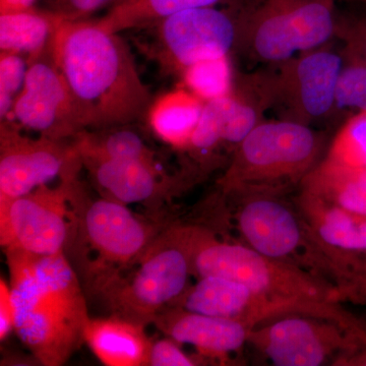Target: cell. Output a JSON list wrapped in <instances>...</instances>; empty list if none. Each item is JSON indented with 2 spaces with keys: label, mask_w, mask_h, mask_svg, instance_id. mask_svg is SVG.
Here are the masks:
<instances>
[{
  "label": "cell",
  "mask_w": 366,
  "mask_h": 366,
  "mask_svg": "<svg viewBox=\"0 0 366 366\" xmlns=\"http://www.w3.org/2000/svg\"><path fill=\"white\" fill-rule=\"evenodd\" d=\"M51 47L86 129L131 125L148 115L153 95L119 33L97 21H64Z\"/></svg>",
  "instance_id": "cell-1"
},
{
  "label": "cell",
  "mask_w": 366,
  "mask_h": 366,
  "mask_svg": "<svg viewBox=\"0 0 366 366\" xmlns=\"http://www.w3.org/2000/svg\"><path fill=\"white\" fill-rule=\"evenodd\" d=\"M16 336L45 366L66 365L85 343L86 297L66 252L34 254L4 249Z\"/></svg>",
  "instance_id": "cell-2"
},
{
  "label": "cell",
  "mask_w": 366,
  "mask_h": 366,
  "mask_svg": "<svg viewBox=\"0 0 366 366\" xmlns=\"http://www.w3.org/2000/svg\"><path fill=\"white\" fill-rule=\"evenodd\" d=\"M167 230L184 250L197 279L220 277L274 297L341 307L334 286L305 269L267 257L244 243L221 239L199 224H174Z\"/></svg>",
  "instance_id": "cell-3"
},
{
  "label": "cell",
  "mask_w": 366,
  "mask_h": 366,
  "mask_svg": "<svg viewBox=\"0 0 366 366\" xmlns=\"http://www.w3.org/2000/svg\"><path fill=\"white\" fill-rule=\"evenodd\" d=\"M325 137L290 120L259 122L233 152L218 187L225 197L281 194L300 183L322 158Z\"/></svg>",
  "instance_id": "cell-4"
},
{
  "label": "cell",
  "mask_w": 366,
  "mask_h": 366,
  "mask_svg": "<svg viewBox=\"0 0 366 366\" xmlns=\"http://www.w3.org/2000/svg\"><path fill=\"white\" fill-rule=\"evenodd\" d=\"M337 0H239L235 51L255 64H278L335 38Z\"/></svg>",
  "instance_id": "cell-5"
},
{
  "label": "cell",
  "mask_w": 366,
  "mask_h": 366,
  "mask_svg": "<svg viewBox=\"0 0 366 366\" xmlns=\"http://www.w3.org/2000/svg\"><path fill=\"white\" fill-rule=\"evenodd\" d=\"M74 227L71 243H81L86 280L96 291L105 281L141 259L163 230L124 204L86 196L79 175L71 179Z\"/></svg>",
  "instance_id": "cell-6"
},
{
  "label": "cell",
  "mask_w": 366,
  "mask_h": 366,
  "mask_svg": "<svg viewBox=\"0 0 366 366\" xmlns=\"http://www.w3.org/2000/svg\"><path fill=\"white\" fill-rule=\"evenodd\" d=\"M189 262L167 228L139 261L95 291L113 315L146 327L189 287Z\"/></svg>",
  "instance_id": "cell-7"
},
{
  "label": "cell",
  "mask_w": 366,
  "mask_h": 366,
  "mask_svg": "<svg viewBox=\"0 0 366 366\" xmlns=\"http://www.w3.org/2000/svg\"><path fill=\"white\" fill-rule=\"evenodd\" d=\"M327 44L250 74L267 110L273 109L280 119L307 125L336 112L344 56Z\"/></svg>",
  "instance_id": "cell-8"
},
{
  "label": "cell",
  "mask_w": 366,
  "mask_h": 366,
  "mask_svg": "<svg viewBox=\"0 0 366 366\" xmlns=\"http://www.w3.org/2000/svg\"><path fill=\"white\" fill-rule=\"evenodd\" d=\"M229 197L235 199L233 218L242 243L331 283L327 257L293 202L264 192Z\"/></svg>",
  "instance_id": "cell-9"
},
{
  "label": "cell",
  "mask_w": 366,
  "mask_h": 366,
  "mask_svg": "<svg viewBox=\"0 0 366 366\" xmlns=\"http://www.w3.org/2000/svg\"><path fill=\"white\" fill-rule=\"evenodd\" d=\"M146 28L152 35L147 52L164 71L179 76L199 62L228 57L237 43L234 6L187 9Z\"/></svg>",
  "instance_id": "cell-10"
},
{
  "label": "cell",
  "mask_w": 366,
  "mask_h": 366,
  "mask_svg": "<svg viewBox=\"0 0 366 366\" xmlns=\"http://www.w3.org/2000/svg\"><path fill=\"white\" fill-rule=\"evenodd\" d=\"M366 340L337 320L295 315L249 330L247 344L278 366L335 365Z\"/></svg>",
  "instance_id": "cell-11"
},
{
  "label": "cell",
  "mask_w": 366,
  "mask_h": 366,
  "mask_svg": "<svg viewBox=\"0 0 366 366\" xmlns=\"http://www.w3.org/2000/svg\"><path fill=\"white\" fill-rule=\"evenodd\" d=\"M76 175L61 178L54 187L45 184L16 199H0V242L4 249L41 255L66 252L76 227L71 182Z\"/></svg>",
  "instance_id": "cell-12"
},
{
  "label": "cell",
  "mask_w": 366,
  "mask_h": 366,
  "mask_svg": "<svg viewBox=\"0 0 366 366\" xmlns=\"http://www.w3.org/2000/svg\"><path fill=\"white\" fill-rule=\"evenodd\" d=\"M14 120L0 122V199H13L83 167L74 142L26 137Z\"/></svg>",
  "instance_id": "cell-13"
},
{
  "label": "cell",
  "mask_w": 366,
  "mask_h": 366,
  "mask_svg": "<svg viewBox=\"0 0 366 366\" xmlns=\"http://www.w3.org/2000/svg\"><path fill=\"white\" fill-rule=\"evenodd\" d=\"M28 64L25 85L9 120L59 141H71L86 131L74 95L53 56L51 44Z\"/></svg>",
  "instance_id": "cell-14"
},
{
  "label": "cell",
  "mask_w": 366,
  "mask_h": 366,
  "mask_svg": "<svg viewBox=\"0 0 366 366\" xmlns=\"http://www.w3.org/2000/svg\"><path fill=\"white\" fill-rule=\"evenodd\" d=\"M267 108L249 74L234 79L227 95L204 103L185 153L201 167L216 163L219 152L233 154L238 144L262 122Z\"/></svg>",
  "instance_id": "cell-15"
},
{
  "label": "cell",
  "mask_w": 366,
  "mask_h": 366,
  "mask_svg": "<svg viewBox=\"0 0 366 366\" xmlns=\"http://www.w3.org/2000/svg\"><path fill=\"white\" fill-rule=\"evenodd\" d=\"M81 162L101 197L125 206L141 204L158 209L182 183L162 165L109 159L84 158Z\"/></svg>",
  "instance_id": "cell-16"
},
{
  "label": "cell",
  "mask_w": 366,
  "mask_h": 366,
  "mask_svg": "<svg viewBox=\"0 0 366 366\" xmlns=\"http://www.w3.org/2000/svg\"><path fill=\"white\" fill-rule=\"evenodd\" d=\"M166 337L180 345L196 348L207 361L225 362L247 344L249 330L235 320L189 312L178 307L164 308L154 320Z\"/></svg>",
  "instance_id": "cell-17"
},
{
  "label": "cell",
  "mask_w": 366,
  "mask_h": 366,
  "mask_svg": "<svg viewBox=\"0 0 366 366\" xmlns=\"http://www.w3.org/2000/svg\"><path fill=\"white\" fill-rule=\"evenodd\" d=\"M296 208L322 242L336 249L366 254V216L298 189Z\"/></svg>",
  "instance_id": "cell-18"
},
{
  "label": "cell",
  "mask_w": 366,
  "mask_h": 366,
  "mask_svg": "<svg viewBox=\"0 0 366 366\" xmlns=\"http://www.w3.org/2000/svg\"><path fill=\"white\" fill-rule=\"evenodd\" d=\"M85 343L103 365L144 366L149 365L153 341L144 333V327L112 315L89 319Z\"/></svg>",
  "instance_id": "cell-19"
},
{
  "label": "cell",
  "mask_w": 366,
  "mask_h": 366,
  "mask_svg": "<svg viewBox=\"0 0 366 366\" xmlns=\"http://www.w3.org/2000/svg\"><path fill=\"white\" fill-rule=\"evenodd\" d=\"M298 189L366 216V168L345 165L324 156Z\"/></svg>",
  "instance_id": "cell-20"
},
{
  "label": "cell",
  "mask_w": 366,
  "mask_h": 366,
  "mask_svg": "<svg viewBox=\"0 0 366 366\" xmlns=\"http://www.w3.org/2000/svg\"><path fill=\"white\" fill-rule=\"evenodd\" d=\"M204 101L182 88L154 99L149 124L156 136L173 148L184 152L201 117Z\"/></svg>",
  "instance_id": "cell-21"
},
{
  "label": "cell",
  "mask_w": 366,
  "mask_h": 366,
  "mask_svg": "<svg viewBox=\"0 0 366 366\" xmlns=\"http://www.w3.org/2000/svg\"><path fill=\"white\" fill-rule=\"evenodd\" d=\"M64 19L46 9L0 14V50L26 57L28 62L51 44Z\"/></svg>",
  "instance_id": "cell-22"
},
{
  "label": "cell",
  "mask_w": 366,
  "mask_h": 366,
  "mask_svg": "<svg viewBox=\"0 0 366 366\" xmlns=\"http://www.w3.org/2000/svg\"><path fill=\"white\" fill-rule=\"evenodd\" d=\"M127 127L86 129L72 142L81 159L139 161L161 165L155 152L139 134Z\"/></svg>",
  "instance_id": "cell-23"
},
{
  "label": "cell",
  "mask_w": 366,
  "mask_h": 366,
  "mask_svg": "<svg viewBox=\"0 0 366 366\" xmlns=\"http://www.w3.org/2000/svg\"><path fill=\"white\" fill-rule=\"evenodd\" d=\"M224 0H118L97 23L112 33L144 29L164 18L187 11L218 6Z\"/></svg>",
  "instance_id": "cell-24"
},
{
  "label": "cell",
  "mask_w": 366,
  "mask_h": 366,
  "mask_svg": "<svg viewBox=\"0 0 366 366\" xmlns=\"http://www.w3.org/2000/svg\"><path fill=\"white\" fill-rule=\"evenodd\" d=\"M320 247L327 255L331 282L342 301L366 305V254L336 249L324 242Z\"/></svg>",
  "instance_id": "cell-25"
},
{
  "label": "cell",
  "mask_w": 366,
  "mask_h": 366,
  "mask_svg": "<svg viewBox=\"0 0 366 366\" xmlns=\"http://www.w3.org/2000/svg\"><path fill=\"white\" fill-rule=\"evenodd\" d=\"M182 78L185 88L204 102L230 93L235 79L229 56L199 62L183 71Z\"/></svg>",
  "instance_id": "cell-26"
},
{
  "label": "cell",
  "mask_w": 366,
  "mask_h": 366,
  "mask_svg": "<svg viewBox=\"0 0 366 366\" xmlns=\"http://www.w3.org/2000/svg\"><path fill=\"white\" fill-rule=\"evenodd\" d=\"M325 157L366 168V112L354 113L335 134Z\"/></svg>",
  "instance_id": "cell-27"
},
{
  "label": "cell",
  "mask_w": 366,
  "mask_h": 366,
  "mask_svg": "<svg viewBox=\"0 0 366 366\" xmlns=\"http://www.w3.org/2000/svg\"><path fill=\"white\" fill-rule=\"evenodd\" d=\"M343 56L344 64L337 84L335 110L366 112V64L345 54Z\"/></svg>",
  "instance_id": "cell-28"
},
{
  "label": "cell",
  "mask_w": 366,
  "mask_h": 366,
  "mask_svg": "<svg viewBox=\"0 0 366 366\" xmlns=\"http://www.w3.org/2000/svg\"><path fill=\"white\" fill-rule=\"evenodd\" d=\"M28 66L23 55L0 52V122L11 119L14 103L25 85Z\"/></svg>",
  "instance_id": "cell-29"
},
{
  "label": "cell",
  "mask_w": 366,
  "mask_h": 366,
  "mask_svg": "<svg viewBox=\"0 0 366 366\" xmlns=\"http://www.w3.org/2000/svg\"><path fill=\"white\" fill-rule=\"evenodd\" d=\"M335 38L343 43V54L366 64V9L338 11Z\"/></svg>",
  "instance_id": "cell-30"
},
{
  "label": "cell",
  "mask_w": 366,
  "mask_h": 366,
  "mask_svg": "<svg viewBox=\"0 0 366 366\" xmlns=\"http://www.w3.org/2000/svg\"><path fill=\"white\" fill-rule=\"evenodd\" d=\"M208 362L199 354L190 356L182 350L180 344L170 338L153 342L149 356L151 366H194Z\"/></svg>",
  "instance_id": "cell-31"
},
{
  "label": "cell",
  "mask_w": 366,
  "mask_h": 366,
  "mask_svg": "<svg viewBox=\"0 0 366 366\" xmlns=\"http://www.w3.org/2000/svg\"><path fill=\"white\" fill-rule=\"evenodd\" d=\"M44 9L64 21L86 20L103 7L114 4L117 0H42Z\"/></svg>",
  "instance_id": "cell-32"
},
{
  "label": "cell",
  "mask_w": 366,
  "mask_h": 366,
  "mask_svg": "<svg viewBox=\"0 0 366 366\" xmlns=\"http://www.w3.org/2000/svg\"><path fill=\"white\" fill-rule=\"evenodd\" d=\"M14 331V305L11 285L0 279V340Z\"/></svg>",
  "instance_id": "cell-33"
},
{
  "label": "cell",
  "mask_w": 366,
  "mask_h": 366,
  "mask_svg": "<svg viewBox=\"0 0 366 366\" xmlns=\"http://www.w3.org/2000/svg\"><path fill=\"white\" fill-rule=\"evenodd\" d=\"M335 365L366 366V340L363 341L352 352L341 358Z\"/></svg>",
  "instance_id": "cell-34"
},
{
  "label": "cell",
  "mask_w": 366,
  "mask_h": 366,
  "mask_svg": "<svg viewBox=\"0 0 366 366\" xmlns=\"http://www.w3.org/2000/svg\"><path fill=\"white\" fill-rule=\"evenodd\" d=\"M39 0H0V14L34 9Z\"/></svg>",
  "instance_id": "cell-35"
},
{
  "label": "cell",
  "mask_w": 366,
  "mask_h": 366,
  "mask_svg": "<svg viewBox=\"0 0 366 366\" xmlns=\"http://www.w3.org/2000/svg\"><path fill=\"white\" fill-rule=\"evenodd\" d=\"M345 1L356 2V4H363L366 6V0H345Z\"/></svg>",
  "instance_id": "cell-36"
},
{
  "label": "cell",
  "mask_w": 366,
  "mask_h": 366,
  "mask_svg": "<svg viewBox=\"0 0 366 366\" xmlns=\"http://www.w3.org/2000/svg\"><path fill=\"white\" fill-rule=\"evenodd\" d=\"M117 1H118V0H117Z\"/></svg>",
  "instance_id": "cell-37"
}]
</instances>
